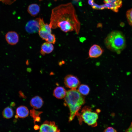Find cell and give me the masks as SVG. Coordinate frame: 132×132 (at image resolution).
<instances>
[{
    "mask_svg": "<svg viewBox=\"0 0 132 132\" xmlns=\"http://www.w3.org/2000/svg\"><path fill=\"white\" fill-rule=\"evenodd\" d=\"M49 24L52 28L59 27L64 32L74 31L77 34L80 28L76 10L71 3L61 4L53 8Z\"/></svg>",
    "mask_w": 132,
    "mask_h": 132,
    "instance_id": "1",
    "label": "cell"
},
{
    "mask_svg": "<svg viewBox=\"0 0 132 132\" xmlns=\"http://www.w3.org/2000/svg\"><path fill=\"white\" fill-rule=\"evenodd\" d=\"M64 98V104L67 106L69 109V121L70 122L78 113L79 110L85 103V99L76 89H71L67 91Z\"/></svg>",
    "mask_w": 132,
    "mask_h": 132,
    "instance_id": "2",
    "label": "cell"
},
{
    "mask_svg": "<svg viewBox=\"0 0 132 132\" xmlns=\"http://www.w3.org/2000/svg\"><path fill=\"white\" fill-rule=\"evenodd\" d=\"M105 44L109 50L120 54L126 46V41L122 33L118 31H114L109 33L105 38Z\"/></svg>",
    "mask_w": 132,
    "mask_h": 132,
    "instance_id": "3",
    "label": "cell"
},
{
    "mask_svg": "<svg viewBox=\"0 0 132 132\" xmlns=\"http://www.w3.org/2000/svg\"><path fill=\"white\" fill-rule=\"evenodd\" d=\"M93 111L90 107L85 106L82 109L81 113H78L76 115L80 124L84 121L88 125L95 127L97 125V120L98 116V112Z\"/></svg>",
    "mask_w": 132,
    "mask_h": 132,
    "instance_id": "4",
    "label": "cell"
},
{
    "mask_svg": "<svg viewBox=\"0 0 132 132\" xmlns=\"http://www.w3.org/2000/svg\"><path fill=\"white\" fill-rule=\"evenodd\" d=\"M40 27L38 33L40 37L44 40L52 44L56 42L55 35L51 33V28L49 25L44 22L43 19L39 17Z\"/></svg>",
    "mask_w": 132,
    "mask_h": 132,
    "instance_id": "5",
    "label": "cell"
},
{
    "mask_svg": "<svg viewBox=\"0 0 132 132\" xmlns=\"http://www.w3.org/2000/svg\"><path fill=\"white\" fill-rule=\"evenodd\" d=\"M39 132H60V130L54 121H45L40 126Z\"/></svg>",
    "mask_w": 132,
    "mask_h": 132,
    "instance_id": "6",
    "label": "cell"
},
{
    "mask_svg": "<svg viewBox=\"0 0 132 132\" xmlns=\"http://www.w3.org/2000/svg\"><path fill=\"white\" fill-rule=\"evenodd\" d=\"M64 83L66 86L71 89H76L80 84V82L76 76L71 75L66 76L64 78Z\"/></svg>",
    "mask_w": 132,
    "mask_h": 132,
    "instance_id": "7",
    "label": "cell"
},
{
    "mask_svg": "<svg viewBox=\"0 0 132 132\" xmlns=\"http://www.w3.org/2000/svg\"><path fill=\"white\" fill-rule=\"evenodd\" d=\"M39 27V18H38L28 22L25 25V29L29 33H35L38 32Z\"/></svg>",
    "mask_w": 132,
    "mask_h": 132,
    "instance_id": "8",
    "label": "cell"
},
{
    "mask_svg": "<svg viewBox=\"0 0 132 132\" xmlns=\"http://www.w3.org/2000/svg\"><path fill=\"white\" fill-rule=\"evenodd\" d=\"M104 50L99 45L94 44L90 48L88 53V55L90 58H97L101 56Z\"/></svg>",
    "mask_w": 132,
    "mask_h": 132,
    "instance_id": "9",
    "label": "cell"
},
{
    "mask_svg": "<svg viewBox=\"0 0 132 132\" xmlns=\"http://www.w3.org/2000/svg\"><path fill=\"white\" fill-rule=\"evenodd\" d=\"M5 39L7 43L10 45H13L16 44L19 41V36L15 32L10 31L6 34Z\"/></svg>",
    "mask_w": 132,
    "mask_h": 132,
    "instance_id": "10",
    "label": "cell"
},
{
    "mask_svg": "<svg viewBox=\"0 0 132 132\" xmlns=\"http://www.w3.org/2000/svg\"><path fill=\"white\" fill-rule=\"evenodd\" d=\"M44 104L42 99L39 96H36L31 99L30 101L31 106L35 109L41 108Z\"/></svg>",
    "mask_w": 132,
    "mask_h": 132,
    "instance_id": "11",
    "label": "cell"
},
{
    "mask_svg": "<svg viewBox=\"0 0 132 132\" xmlns=\"http://www.w3.org/2000/svg\"><path fill=\"white\" fill-rule=\"evenodd\" d=\"M54 49V46L53 44L46 42L44 43L41 47L40 52L42 55L45 54H49L51 53Z\"/></svg>",
    "mask_w": 132,
    "mask_h": 132,
    "instance_id": "12",
    "label": "cell"
},
{
    "mask_svg": "<svg viewBox=\"0 0 132 132\" xmlns=\"http://www.w3.org/2000/svg\"><path fill=\"white\" fill-rule=\"evenodd\" d=\"M29 111L27 108L25 106H21L18 107L16 110V116L21 118H24L29 115Z\"/></svg>",
    "mask_w": 132,
    "mask_h": 132,
    "instance_id": "13",
    "label": "cell"
},
{
    "mask_svg": "<svg viewBox=\"0 0 132 132\" xmlns=\"http://www.w3.org/2000/svg\"><path fill=\"white\" fill-rule=\"evenodd\" d=\"M66 91L65 88L62 87H56L53 91V95L56 98L61 99L64 98L65 96Z\"/></svg>",
    "mask_w": 132,
    "mask_h": 132,
    "instance_id": "14",
    "label": "cell"
},
{
    "mask_svg": "<svg viewBox=\"0 0 132 132\" xmlns=\"http://www.w3.org/2000/svg\"><path fill=\"white\" fill-rule=\"evenodd\" d=\"M27 10L28 13L31 16L35 17L40 12V8L39 6L37 4H32L29 6Z\"/></svg>",
    "mask_w": 132,
    "mask_h": 132,
    "instance_id": "15",
    "label": "cell"
},
{
    "mask_svg": "<svg viewBox=\"0 0 132 132\" xmlns=\"http://www.w3.org/2000/svg\"><path fill=\"white\" fill-rule=\"evenodd\" d=\"M13 111L12 109L9 107L5 108L2 112L3 117L6 119H9L11 118L13 116Z\"/></svg>",
    "mask_w": 132,
    "mask_h": 132,
    "instance_id": "16",
    "label": "cell"
},
{
    "mask_svg": "<svg viewBox=\"0 0 132 132\" xmlns=\"http://www.w3.org/2000/svg\"><path fill=\"white\" fill-rule=\"evenodd\" d=\"M90 88L87 85L81 84L79 86L78 91L82 95H86L89 93Z\"/></svg>",
    "mask_w": 132,
    "mask_h": 132,
    "instance_id": "17",
    "label": "cell"
},
{
    "mask_svg": "<svg viewBox=\"0 0 132 132\" xmlns=\"http://www.w3.org/2000/svg\"><path fill=\"white\" fill-rule=\"evenodd\" d=\"M88 4L94 9L103 10L104 9L103 5H99L95 3L94 0H88Z\"/></svg>",
    "mask_w": 132,
    "mask_h": 132,
    "instance_id": "18",
    "label": "cell"
},
{
    "mask_svg": "<svg viewBox=\"0 0 132 132\" xmlns=\"http://www.w3.org/2000/svg\"><path fill=\"white\" fill-rule=\"evenodd\" d=\"M42 113V112L41 111H38L34 109H33L30 110V114L34 120L36 118L39 117L40 115Z\"/></svg>",
    "mask_w": 132,
    "mask_h": 132,
    "instance_id": "19",
    "label": "cell"
},
{
    "mask_svg": "<svg viewBox=\"0 0 132 132\" xmlns=\"http://www.w3.org/2000/svg\"><path fill=\"white\" fill-rule=\"evenodd\" d=\"M126 16L129 24L132 27V8L127 11Z\"/></svg>",
    "mask_w": 132,
    "mask_h": 132,
    "instance_id": "20",
    "label": "cell"
},
{
    "mask_svg": "<svg viewBox=\"0 0 132 132\" xmlns=\"http://www.w3.org/2000/svg\"><path fill=\"white\" fill-rule=\"evenodd\" d=\"M105 3L117 4L122 6V1L121 0H104Z\"/></svg>",
    "mask_w": 132,
    "mask_h": 132,
    "instance_id": "21",
    "label": "cell"
},
{
    "mask_svg": "<svg viewBox=\"0 0 132 132\" xmlns=\"http://www.w3.org/2000/svg\"><path fill=\"white\" fill-rule=\"evenodd\" d=\"M104 132H117L112 127H109L106 129Z\"/></svg>",
    "mask_w": 132,
    "mask_h": 132,
    "instance_id": "22",
    "label": "cell"
},
{
    "mask_svg": "<svg viewBox=\"0 0 132 132\" xmlns=\"http://www.w3.org/2000/svg\"><path fill=\"white\" fill-rule=\"evenodd\" d=\"M125 132H132V122L129 128L126 130Z\"/></svg>",
    "mask_w": 132,
    "mask_h": 132,
    "instance_id": "23",
    "label": "cell"
},
{
    "mask_svg": "<svg viewBox=\"0 0 132 132\" xmlns=\"http://www.w3.org/2000/svg\"><path fill=\"white\" fill-rule=\"evenodd\" d=\"M33 128L34 130H37L39 129L40 126H39L38 125L36 124L34 125Z\"/></svg>",
    "mask_w": 132,
    "mask_h": 132,
    "instance_id": "24",
    "label": "cell"
},
{
    "mask_svg": "<svg viewBox=\"0 0 132 132\" xmlns=\"http://www.w3.org/2000/svg\"><path fill=\"white\" fill-rule=\"evenodd\" d=\"M19 94L21 96V97H22V98H25V96L22 93V92H21V91H20V92H19Z\"/></svg>",
    "mask_w": 132,
    "mask_h": 132,
    "instance_id": "25",
    "label": "cell"
},
{
    "mask_svg": "<svg viewBox=\"0 0 132 132\" xmlns=\"http://www.w3.org/2000/svg\"><path fill=\"white\" fill-rule=\"evenodd\" d=\"M39 0V1H42V0ZM54 0L55 1H56L57 0Z\"/></svg>",
    "mask_w": 132,
    "mask_h": 132,
    "instance_id": "26",
    "label": "cell"
}]
</instances>
